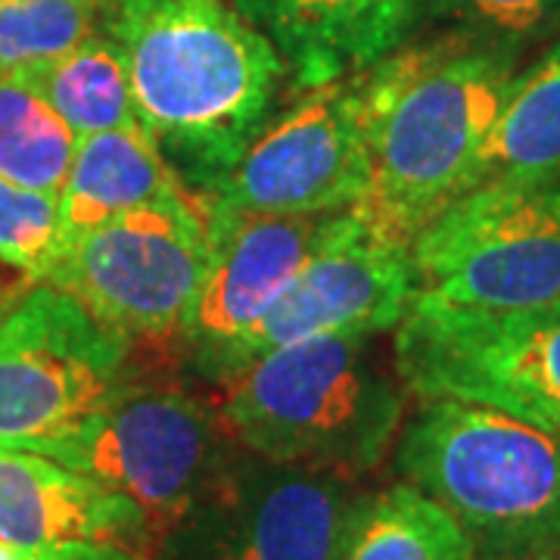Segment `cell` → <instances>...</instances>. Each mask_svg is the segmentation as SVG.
<instances>
[{"instance_id": "8fae6325", "label": "cell", "mask_w": 560, "mask_h": 560, "mask_svg": "<svg viewBox=\"0 0 560 560\" xmlns=\"http://www.w3.org/2000/svg\"><path fill=\"white\" fill-rule=\"evenodd\" d=\"M364 187L359 91L355 79H346L305 88L206 197L237 212L320 215L352 209Z\"/></svg>"}, {"instance_id": "9a60e30c", "label": "cell", "mask_w": 560, "mask_h": 560, "mask_svg": "<svg viewBox=\"0 0 560 560\" xmlns=\"http://www.w3.org/2000/svg\"><path fill=\"white\" fill-rule=\"evenodd\" d=\"M305 91L355 79L415 38L427 0H234Z\"/></svg>"}, {"instance_id": "ba28073f", "label": "cell", "mask_w": 560, "mask_h": 560, "mask_svg": "<svg viewBox=\"0 0 560 560\" xmlns=\"http://www.w3.org/2000/svg\"><path fill=\"white\" fill-rule=\"evenodd\" d=\"M415 300L517 312L560 300V184L464 194L411 243Z\"/></svg>"}, {"instance_id": "52a82bcc", "label": "cell", "mask_w": 560, "mask_h": 560, "mask_svg": "<svg viewBox=\"0 0 560 560\" xmlns=\"http://www.w3.org/2000/svg\"><path fill=\"white\" fill-rule=\"evenodd\" d=\"M393 364L408 396L477 401L560 433V300L517 312L411 300Z\"/></svg>"}, {"instance_id": "cb8c5ba5", "label": "cell", "mask_w": 560, "mask_h": 560, "mask_svg": "<svg viewBox=\"0 0 560 560\" xmlns=\"http://www.w3.org/2000/svg\"><path fill=\"white\" fill-rule=\"evenodd\" d=\"M153 555V551H147ZM143 555H119V558H75V555H54V551H32L0 539V560H140Z\"/></svg>"}, {"instance_id": "7a4b0ae2", "label": "cell", "mask_w": 560, "mask_h": 560, "mask_svg": "<svg viewBox=\"0 0 560 560\" xmlns=\"http://www.w3.org/2000/svg\"><path fill=\"white\" fill-rule=\"evenodd\" d=\"M140 125L190 190L209 194L278 116L290 69L228 0H106Z\"/></svg>"}, {"instance_id": "3957f363", "label": "cell", "mask_w": 560, "mask_h": 560, "mask_svg": "<svg viewBox=\"0 0 560 560\" xmlns=\"http://www.w3.org/2000/svg\"><path fill=\"white\" fill-rule=\"evenodd\" d=\"M383 334H330L290 342L219 383L224 433L275 464L355 480L374 470L405 420L408 389Z\"/></svg>"}, {"instance_id": "5b68a950", "label": "cell", "mask_w": 560, "mask_h": 560, "mask_svg": "<svg viewBox=\"0 0 560 560\" xmlns=\"http://www.w3.org/2000/svg\"><path fill=\"white\" fill-rule=\"evenodd\" d=\"M138 346L44 283L0 315V448L50 455L138 377Z\"/></svg>"}, {"instance_id": "ac0fdd59", "label": "cell", "mask_w": 560, "mask_h": 560, "mask_svg": "<svg viewBox=\"0 0 560 560\" xmlns=\"http://www.w3.org/2000/svg\"><path fill=\"white\" fill-rule=\"evenodd\" d=\"M337 560H477L458 523L408 482L355 495Z\"/></svg>"}, {"instance_id": "44dd1931", "label": "cell", "mask_w": 560, "mask_h": 560, "mask_svg": "<svg viewBox=\"0 0 560 560\" xmlns=\"http://www.w3.org/2000/svg\"><path fill=\"white\" fill-rule=\"evenodd\" d=\"M106 0H0V79L60 60L103 32Z\"/></svg>"}, {"instance_id": "2e32d148", "label": "cell", "mask_w": 560, "mask_h": 560, "mask_svg": "<svg viewBox=\"0 0 560 560\" xmlns=\"http://www.w3.org/2000/svg\"><path fill=\"white\" fill-rule=\"evenodd\" d=\"M190 187L168 165L140 121L79 138L75 160L60 194L66 243L135 209L180 197Z\"/></svg>"}, {"instance_id": "9c48e42d", "label": "cell", "mask_w": 560, "mask_h": 560, "mask_svg": "<svg viewBox=\"0 0 560 560\" xmlns=\"http://www.w3.org/2000/svg\"><path fill=\"white\" fill-rule=\"evenodd\" d=\"M209 268V200L200 190L150 202L75 241L44 283L135 342H175Z\"/></svg>"}, {"instance_id": "d6986e66", "label": "cell", "mask_w": 560, "mask_h": 560, "mask_svg": "<svg viewBox=\"0 0 560 560\" xmlns=\"http://www.w3.org/2000/svg\"><path fill=\"white\" fill-rule=\"evenodd\" d=\"M16 79L38 91L47 106L75 131V138H91L140 121L121 50L103 32L81 40L60 60Z\"/></svg>"}, {"instance_id": "603a6c76", "label": "cell", "mask_w": 560, "mask_h": 560, "mask_svg": "<svg viewBox=\"0 0 560 560\" xmlns=\"http://www.w3.org/2000/svg\"><path fill=\"white\" fill-rule=\"evenodd\" d=\"M62 253L60 197L0 178V261L44 283Z\"/></svg>"}, {"instance_id": "4fadbf2b", "label": "cell", "mask_w": 560, "mask_h": 560, "mask_svg": "<svg viewBox=\"0 0 560 560\" xmlns=\"http://www.w3.org/2000/svg\"><path fill=\"white\" fill-rule=\"evenodd\" d=\"M411 300V246L383 241L346 209L330 237L305 261L296 280L283 290V296L231 349L219 383L265 352L290 342L330 334L396 330Z\"/></svg>"}, {"instance_id": "8992f818", "label": "cell", "mask_w": 560, "mask_h": 560, "mask_svg": "<svg viewBox=\"0 0 560 560\" xmlns=\"http://www.w3.org/2000/svg\"><path fill=\"white\" fill-rule=\"evenodd\" d=\"M237 452L241 445L224 433L212 405L178 383L138 374L103 415L47 458L138 504L160 551Z\"/></svg>"}, {"instance_id": "ffe728a7", "label": "cell", "mask_w": 560, "mask_h": 560, "mask_svg": "<svg viewBox=\"0 0 560 560\" xmlns=\"http://www.w3.org/2000/svg\"><path fill=\"white\" fill-rule=\"evenodd\" d=\"M79 138L16 75L0 79V178L60 197Z\"/></svg>"}, {"instance_id": "30bf717a", "label": "cell", "mask_w": 560, "mask_h": 560, "mask_svg": "<svg viewBox=\"0 0 560 560\" xmlns=\"http://www.w3.org/2000/svg\"><path fill=\"white\" fill-rule=\"evenodd\" d=\"M352 480L237 452L162 541L168 560H337Z\"/></svg>"}, {"instance_id": "5bb4252c", "label": "cell", "mask_w": 560, "mask_h": 560, "mask_svg": "<svg viewBox=\"0 0 560 560\" xmlns=\"http://www.w3.org/2000/svg\"><path fill=\"white\" fill-rule=\"evenodd\" d=\"M0 539L75 558L156 551L138 504L60 460L16 448H0Z\"/></svg>"}, {"instance_id": "d4e9b609", "label": "cell", "mask_w": 560, "mask_h": 560, "mask_svg": "<svg viewBox=\"0 0 560 560\" xmlns=\"http://www.w3.org/2000/svg\"><path fill=\"white\" fill-rule=\"evenodd\" d=\"M477 560H560V551H526V555H504V558H477Z\"/></svg>"}, {"instance_id": "7402d4cb", "label": "cell", "mask_w": 560, "mask_h": 560, "mask_svg": "<svg viewBox=\"0 0 560 560\" xmlns=\"http://www.w3.org/2000/svg\"><path fill=\"white\" fill-rule=\"evenodd\" d=\"M423 22L523 54L560 40V0H427Z\"/></svg>"}, {"instance_id": "484cf974", "label": "cell", "mask_w": 560, "mask_h": 560, "mask_svg": "<svg viewBox=\"0 0 560 560\" xmlns=\"http://www.w3.org/2000/svg\"><path fill=\"white\" fill-rule=\"evenodd\" d=\"M140 560H168V558H165L162 551H153V555H143V558H140Z\"/></svg>"}, {"instance_id": "6da1fadb", "label": "cell", "mask_w": 560, "mask_h": 560, "mask_svg": "<svg viewBox=\"0 0 560 560\" xmlns=\"http://www.w3.org/2000/svg\"><path fill=\"white\" fill-rule=\"evenodd\" d=\"M521 57L501 44L442 32L405 40L355 75L368 187L349 212L368 231L411 246L470 190Z\"/></svg>"}, {"instance_id": "e0dca14e", "label": "cell", "mask_w": 560, "mask_h": 560, "mask_svg": "<svg viewBox=\"0 0 560 560\" xmlns=\"http://www.w3.org/2000/svg\"><path fill=\"white\" fill-rule=\"evenodd\" d=\"M489 184H560V40L517 72L508 91L470 190Z\"/></svg>"}, {"instance_id": "7c38bea8", "label": "cell", "mask_w": 560, "mask_h": 560, "mask_svg": "<svg viewBox=\"0 0 560 560\" xmlns=\"http://www.w3.org/2000/svg\"><path fill=\"white\" fill-rule=\"evenodd\" d=\"M342 212L261 215L209 200V268L172 342L187 371L212 386L221 381L231 349L283 296Z\"/></svg>"}, {"instance_id": "277c9868", "label": "cell", "mask_w": 560, "mask_h": 560, "mask_svg": "<svg viewBox=\"0 0 560 560\" xmlns=\"http://www.w3.org/2000/svg\"><path fill=\"white\" fill-rule=\"evenodd\" d=\"M396 470L458 523L477 558L560 551V433L460 399H418Z\"/></svg>"}]
</instances>
